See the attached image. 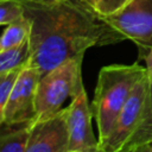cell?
Segmentation results:
<instances>
[{"label": "cell", "mask_w": 152, "mask_h": 152, "mask_svg": "<svg viewBox=\"0 0 152 152\" xmlns=\"http://www.w3.org/2000/svg\"><path fill=\"white\" fill-rule=\"evenodd\" d=\"M146 142H152V86L151 84H150V96H148V101H147L145 112L142 114V118L137 129L127 141L125 148L128 146L146 144Z\"/></svg>", "instance_id": "12"}, {"label": "cell", "mask_w": 152, "mask_h": 152, "mask_svg": "<svg viewBox=\"0 0 152 152\" xmlns=\"http://www.w3.org/2000/svg\"><path fill=\"white\" fill-rule=\"evenodd\" d=\"M138 58L145 61L146 75H147V78H148L150 84L152 86V48H148L146 50L138 51Z\"/></svg>", "instance_id": "16"}, {"label": "cell", "mask_w": 152, "mask_h": 152, "mask_svg": "<svg viewBox=\"0 0 152 152\" xmlns=\"http://www.w3.org/2000/svg\"><path fill=\"white\" fill-rule=\"evenodd\" d=\"M0 1H4V0H0ZM17 1H21V2H27V1H32V0H17Z\"/></svg>", "instance_id": "20"}, {"label": "cell", "mask_w": 152, "mask_h": 152, "mask_svg": "<svg viewBox=\"0 0 152 152\" xmlns=\"http://www.w3.org/2000/svg\"><path fill=\"white\" fill-rule=\"evenodd\" d=\"M102 18L124 40H132L138 51L152 48V0H132L119 12Z\"/></svg>", "instance_id": "5"}, {"label": "cell", "mask_w": 152, "mask_h": 152, "mask_svg": "<svg viewBox=\"0 0 152 152\" xmlns=\"http://www.w3.org/2000/svg\"><path fill=\"white\" fill-rule=\"evenodd\" d=\"M21 69L23 68H19V69L5 72V74H0V125L4 124L5 109H6L8 99H10V94Z\"/></svg>", "instance_id": "13"}, {"label": "cell", "mask_w": 152, "mask_h": 152, "mask_svg": "<svg viewBox=\"0 0 152 152\" xmlns=\"http://www.w3.org/2000/svg\"><path fill=\"white\" fill-rule=\"evenodd\" d=\"M151 145H152V142H151Z\"/></svg>", "instance_id": "22"}, {"label": "cell", "mask_w": 152, "mask_h": 152, "mask_svg": "<svg viewBox=\"0 0 152 152\" xmlns=\"http://www.w3.org/2000/svg\"><path fill=\"white\" fill-rule=\"evenodd\" d=\"M24 10L31 20L26 66L37 68L42 76L71 58L84 56L90 48L124 40L88 0H61L51 5L27 1Z\"/></svg>", "instance_id": "1"}, {"label": "cell", "mask_w": 152, "mask_h": 152, "mask_svg": "<svg viewBox=\"0 0 152 152\" xmlns=\"http://www.w3.org/2000/svg\"><path fill=\"white\" fill-rule=\"evenodd\" d=\"M68 108V129H69V151L95 152L99 148V139L95 138L91 119L93 112L88 101L84 87L71 100Z\"/></svg>", "instance_id": "8"}, {"label": "cell", "mask_w": 152, "mask_h": 152, "mask_svg": "<svg viewBox=\"0 0 152 152\" xmlns=\"http://www.w3.org/2000/svg\"><path fill=\"white\" fill-rule=\"evenodd\" d=\"M148 96L150 82L147 75H145L132 90L107 138L99 144L102 150L106 152H122L142 118Z\"/></svg>", "instance_id": "4"}, {"label": "cell", "mask_w": 152, "mask_h": 152, "mask_svg": "<svg viewBox=\"0 0 152 152\" xmlns=\"http://www.w3.org/2000/svg\"><path fill=\"white\" fill-rule=\"evenodd\" d=\"M69 152H82V151H69Z\"/></svg>", "instance_id": "21"}, {"label": "cell", "mask_w": 152, "mask_h": 152, "mask_svg": "<svg viewBox=\"0 0 152 152\" xmlns=\"http://www.w3.org/2000/svg\"><path fill=\"white\" fill-rule=\"evenodd\" d=\"M61 0H32V2H37V4H42V5H51L55 2H58Z\"/></svg>", "instance_id": "18"}, {"label": "cell", "mask_w": 152, "mask_h": 152, "mask_svg": "<svg viewBox=\"0 0 152 152\" xmlns=\"http://www.w3.org/2000/svg\"><path fill=\"white\" fill-rule=\"evenodd\" d=\"M31 33V20L28 17L24 15L12 24L7 25L0 36V50L10 49L20 45L28 39Z\"/></svg>", "instance_id": "10"}, {"label": "cell", "mask_w": 152, "mask_h": 152, "mask_svg": "<svg viewBox=\"0 0 152 152\" xmlns=\"http://www.w3.org/2000/svg\"><path fill=\"white\" fill-rule=\"evenodd\" d=\"M91 7L102 17L114 14L127 6L132 0H88Z\"/></svg>", "instance_id": "15"}, {"label": "cell", "mask_w": 152, "mask_h": 152, "mask_svg": "<svg viewBox=\"0 0 152 152\" xmlns=\"http://www.w3.org/2000/svg\"><path fill=\"white\" fill-rule=\"evenodd\" d=\"M34 120L0 125V152H25Z\"/></svg>", "instance_id": "9"}, {"label": "cell", "mask_w": 152, "mask_h": 152, "mask_svg": "<svg viewBox=\"0 0 152 152\" xmlns=\"http://www.w3.org/2000/svg\"><path fill=\"white\" fill-rule=\"evenodd\" d=\"M145 75L146 68L138 61L133 64H110L100 70L90 103L99 144L107 138L132 90Z\"/></svg>", "instance_id": "2"}, {"label": "cell", "mask_w": 152, "mask_h": 152, "mask_svg": "<svg viewBox=\"0 0 152 152\" xmlns=\"http://www.w3.org/2000/svg\"><path fill=\"white\" fill-rule=\"evenodd\" d=\"M68 108L46 118H36L25 152H68Z\"/></svg>", "instance_id": "6"}, {"label": "cell", "mask_w": 152, "mask_h": 152, "mask_svg": "<svg viewBox=\"0 0 152 152\" xmlns=\"http://www.w3.org/2000/svg\"><path fill=\"white\" fill-rule=\"evenodd\" d=\"M42 72L33 66H24L10 94L5 109V124H20L36 119V91Z\"/></svg>", "instance_id": "7"}, {"label": "cell", "mask_w": 152, "mask_h": 152, "mask_svg": "<svg viewBox=\"0 0 152 152\" xmlns=\"http://www.w3.org/2000/svg\"><path fill=\"white\" fill-rule=\"evenodd\" d=\"M95 152H106V151H104V150H102V148H101V147L99 146V148H97V150H96Z\"/></svg>", "instance_id": "19"}, {"label": "cell", "mask_w": 152, "mask_h": 152, "mask_svg": "<svg viewBox=\"0 0 152 152\" xmlns=\"http://www.w3.org/2000/svg\"><path fill=\"white\" fill-rule=\"evenodd\" d=\"M24 2L17 0L0 1V26L10 25L24 15Z\"/></svg>", "instance_id": "14"}, {"label": "cell", "mask_w": 152, "mask_h": 152, "mask_svg": "<svg viewBox=\"0 0 152 152\" xmlns=\"http://www.w3.org/2000/svg\"><path fill=\"white\" fill-rule=\"evenodd\" d=\"M83 57L71 58L44 74L36 91V118H46L61 110L66 99H74L84 87Z\"/></svg>", "instance_id": "3"}, {"label": "cell", "mask_w": 152, "mask_h": 152, "mask_svg": "<svg viewBox=\"0 0 152 152\" xmlns=\"http://www.w3.org/2000/svg\"><path fill=\"white\" fill-rule=\"evenodd\" d=\"M28 39L20 45L0 50V74L24 68L28 59Z\"/></svg>", "instance_id": "11"}, {"label": "cell", "mask_w": 152, "mask_h": 152, "mask_svg": "<svg viewBox=\"0 0 152 152\" xmlns=\"http://www.w3.org/2000/svg\"><path fill=\"white\" fill-rule=\"evenodd\" d=\"M122 152H152V145H151V142L138 144V145L126 147Z\"/></svg>", "instance_id": "17"}]
</instances>
